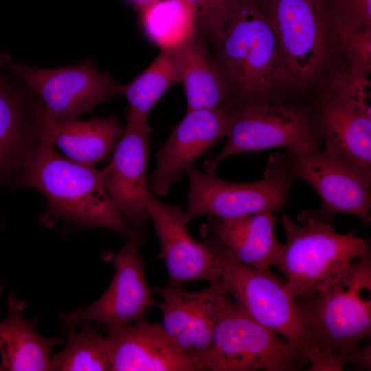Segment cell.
Listing matches in <instances>:
<instances>
[{"label": "cell", "instance_id": "28", "mask_svg": "<svg viewBox=\"0 0 371 371\" xmlns=\"http://www.w3.org/2000/svg\"><path fill=\"white\" fill-rule=\"evenodd\" d=\"M195 9L201 32L212 41L242 0H187Z\"/></svg>", "mask_w": 371, "mask_h": 371}, {"label": "cell", "instance_id": "21", "mask_svg": "<svg viewBox=\"0 0 371 371\" xmlns=\"http://www.w3.org/2000/svg\"><path fill=\"white\" fill-rule=\"evenodd\" d=\"M174 50L186 96L187 111L227 108L232 104L229 85L199 29Z\"/></svg>", "mask_w": 371, "mask_h": 371}, {"label": "cell", "instance_id": "25", "mask_svg": "<svg viewBox=\"0 0 371 371\" xmlns=\"http://www.w3.org/2000/svg\"><path fill=\"white\" fill-rule=\"evenodd\" d=\"M110 368L109 341L90 326L80 333L70 330L65 347L50 362L53 371H110Z\"/></svg>", "mask_w": 371, "mask_h": 371}, {"label": "cell", "instance_id": "12", "mask_svg": "<svg viewBox=\"0 0 371 371\" xmlns=\"http://www.w3.org/2000/svg\"><path fill=\"white\" fill-rule=\"evenodd\" d=\"M9 66L32 92L41 96L44 111L55 120H78L99 104L123 94L126 86L95 69L91 58L77 65L56 69Z\"/></svg>", "mask_w": 371, "mask_h": 371}, {"label": "cell", "instance_id": "26", "mask_svg": "<svg viewBox=\"0 0 371 371\" xmlns=\"http://www.w3.org/2000/svg\"><path fill=\"white\" fill-rule=\"evenodd\" d=\"M21 108L14 93L0 81V182L22 163L25 130Z\"/></svg>", "mask_w": 371, "mask_h": 371}, {"label": "cell", "instance_id": "9", "mask_svg": "<svg viewBox=\"0 0 371 371\" xmlns=\"http://www.w3.org/2000/svg\"><path fill=\"white\" fill-rule=\"evenodd\" d=\"M185 172L190 183L184 212L188 223L205 215L231 218L280 211L295 179L287 155L279 152L270 155L262 178L256 181H227L194 166Z\"/></svg>", "mask_w": 371, "mask_h": 371}, {"label": "cell", "instance_id": "19", "mask_svg": "<svg viewBox=\"0 0 371 371\" xmlns=\"http://www.w3.org/2000/svg\"><path fill=\"white\" fill-rule=\"evenodd\" d=\"M110 371H196L161 325L144 318L109 329Z\"/></svg>", "mask_w": 371, "mask_h": 371}, {"label": "cell", "instance_id": "20", "mask_svg": "<svg viewBox=\"0 0 371 371\" xmlns=\"http://www.w3.org/2000/svg\"><path fill=\"white\" fill-rule=\"evenodd\" d=\"M34 135L39 141L58 146L67 157L93 166L113 152L124 126L116 117L89 121L55 120L44 111L42 104L33 108Z\"/></svg>", "mask_w": 371, "mask_h": 371}, {"label": "cell", "instance_id": "29", "mask_svg": "<svg viewBox=\"0 0 371 371\" xmlns=\"http://www.w3.org/2000/svg\"><path fill=\"white\" fill-rule=\"evenodd\" d=\"M333 21L348 27L371 29V0H328Z\"/></svg>", "mask_w": 371, "mask_h": 371}, {"label": "cell", "instance_id": "11", "mask_svg": "<svg viewBox=\"0 0 371 371\" xmlns=\"http://www.w3.org/2000/svg\"><path fill=\"white\" fill-rule=\"evenodd\" d=\"M124 245L103 258L114 265V274L106 291L93 303L62 315L71 330L78 324L96 321L113 329L144 318L153 304L154 289L145 278V263L139 247L145 240L144 229L131 228Z\"/></svg>", "mask_w": 371, "mask_h": 371}, {"label": "cell", "instance_id": "4", "mask_svg": "<svg viewBox=\"0 0 371 371\" xmlns=\"http://www.w3.org/2000/svg\"><path fill=\"white\" fill-rule=\"evenodd\" d=\"M297 301L321 355L319 370L352 364L360 341L371 333V254L357 260L337 284Z\"/></svg>", "mask_w": 371, "mask_h": 371}, {"label": "cell", "instance_id": "15", "mask_svg": "<svg viewBox=\"0 0 371 371\" xmlns=\"http://www.w3.org/2000/svg\"><path fill=\"white\" fill-rule=\"evenodd\" d=\"M164 330L189 359L196 371L207 352L214 329L228 295L222 282L190 291L169 284L161 293Z\"/></svg>", "mask_w": 371, "mask_h": 371}, {"label": "cell", "instance_id": "5", "mask_svg": "<svg viewBox=\"0 0 371 371\" xmlns=\"http://www.w3.org/2000/svg\"><path fill=\"white\" fill-rule=\"evenodd\" d=\"M275 33L292 87L320 84L341 57L328 0H259Z\"/></svg>", "mask_w": 371, "mask_h": 371}, {"label": "cell", "instance_id": "24", "mask_svg": "<svg viewBox=\"0 0 371 371\" xmlns=\"http://www.w3.org/2000/svg\"><path fill=\"white\" fill-rule=\"evenodd\" d=\"M179 82L180 70L174 49L161 50L140 75L125 85L123 94L129 103L127 117L148 120L157 102L171 87Z\"/></svg>", "mask_w": 371, "mask_h": 371}, {"label": "cell", "instance_id": "30", "mask_svg": "<svg viewBox=\"0 0 371 371\" xmlns=\"http://www.w3.org/2000/svg\"><path fill=\"white\" fill-rule=\"evenodd\" d=\"M134 1L139 3L142 6L152 0H134Z\"/></svg>", "mask_w": 371, "mask_h": 371}, {"label": "cell", "instance_id": "6", "mask_svg": "<svg viewBox=\"0 0 371 371\" xmlns=\"http://www.w3.org/2000/svg\"><path fill=\"white\" fill-rule=\"evenodd\" d=\"M304 352L251 319L228 295L199 371H299Z\"/></svg>", "mask_w": 371, "mask_h": 371}, {"label": "cell", "instance_id": "32", "mask_svg": "<svg viewBox=\"0 0 371 371\" xmlns=\"http://www.w3.org/2000/svg\"><path fill=\"white\" fill-rule=\"evenodd\" d=\"M5 60H1V58H0V64L1 63H3ZM6 62V61H5Z\"/></svg>", "mask_w": 371, "mask_h": 371}, {"label": "cell", "instance_id": "31", "mask_svg": "<svg viewBox=\"0 0 371 371\" xmlns=\"http://www.w3.org/2000/svg\"><path fill=\"white\" fill-rule=\"evenodd\" d=\"M0 371H5V370H4L3 367V366L1 364V363H0Z\"/></svg>", "mask_w": 371, "mask_h": 371}, {"label": "cell", "instance_id": "2", "mask_svg": "<svg viewBox=\"0 0 371 371\" xmlns=\"http://www.w3.org/2000/svg\"><path fill=\"white\" fill-rule=\"evenodd\" d=\"M20 185L42 193L48 202L47 216L84 226L127 235V221L115 207L102 182L100 171L58 154L54 145L40 141L22 165Z\"/></svg>", "mask_w": 371, "mask_h": 371}, {"label": "cell", "instance_id": "18", "mask_svg": "<svg viewBox=\"0 0 371 371\" xmlns=\"http://www.w3.org/2000/svg\"><path fill=\"white\" fill-rule=\"evenodd\" d=\"M311 108L315 131L325 149L371 168V107L321 87Z\"/></svg>", "mask_w": 371, "mask_h": 371}, {"label": "cell", "instance_id": "23", "mask_svg": "<svg viewBox=\"0 0 371 371\" xmlns=\"http://www.w3.org/2000/svg\"><path fill=\"white\" fill-rule=\"evenodd\" d=\"M141 19L145 34L161 50L177 47L199 29L187 0H152L142 6Z\"/></svg>", "mask_w": 371, "mask_h": 371}, {"label": "cell", "instance_id": "22", "mask_svg": "<svg viewBox=\"0 0 371 371\" xmlns=\"http://www.w3.org/2000/svg\"><path fill=\"white\" fill-rule=\"evenodd\" d=\"M8 304V316L0 322V363L5 371L50 370L52 348L63 339L41 335L36 328V320L23 317L26 301L11 294Z\"/></svg>", "mask_w": 371, "mask_h": 371}, {"label": "cell", "instance_id": "16", "mask_svg": "<svg viewBox=\"0 0 371 371\" xmlns=\"http://www.w3.org/2000/svg\"><path fill=\"white\" fill-rule=\"evenodd\" d=\"M226 108L187 111L156 153V167L147 176V185L157 196H165L180 175L225 135Z\"/></svg>", "mask_w": 371, "mask_h": 371}, {"label": "cell", "instance_id": "10", "mask_svg": "<svg viewBox=\"0 0 371 371\" xmlns=\"http://www.w3.org/2000/svg\"><path fill=\"white\" fill-rule=\"evenodd\" d=\"M295 178L317 194V212L332 223L339 214L353 215L364 225L371 222V168L330 150L304 148L286 152Z\"/></svg>", "mask_w": 371, "mask_h": 371}, {"label": "cell", "instance_id": "33", "mask_svg": "<svg viewBox=\"0 0 371 371\" xmlns=\"http://www.w3.org/2000/svg\"><path fill=\"white\" fill-rule=\"evenodd\" d=\"M1 289H2V286H1V285L0 284V291H1Z\"/></svg>", "mask_w": 371, "mask_h": 371}, {"label": "cell", "instance_id": "3", "mask_svg": "<svg viewBox=\"0 0 371 371\" xmlns=\"http://www.w3.org/2000/svg\"><path fill=\"white\" fill-rule=\"evenodd\" d=\"M298 223L283 214L286 234L276 267L297 300L308 299L342 280L359 259L370 254V243L355 232L338 234L317 211H303Z\"/></svg>", "mask_w": 371, "mask_h": 371}, {"label": "cell", "instance_id": "7", "mask_svg": "<svg viewBox=\"0 0 371 371\" xmlns=\"http://www.w3.org/2000/svg\"><path fill=\"white\" fill-rule=\"evenodd\" d=\"M223 258L222 284L251 319L300 348L309 370H318L321 355L308 323L285 282L268 269Z\"/></svg>", "mask_w": 371, "mask_h": 371}, {"label": "cell", "instance_id": "17", "mask_svg": "<svg viewBox=\"0 0 371 371\" xmlns=\"http://www.w3.org/2000/svg\"><path fill=\"white\" fill-rule=\"evenodd\" d=\"M276 223V216L269 212L231 218L209 216L200 232L221 258L264 269L276 265L282 249Z\"/></svg>", "mask_w": 371, "mask_h": 371}, {"label": "cell", "instance_id": "14", "mask_svg": "<svg viewBox=\"0 0 371 371\" xmlns=\"http://www.w3.org/2000/svg\"><path fill=\"white\" fill-rule=\"evenodd\" d=\"M147 210L160 245V258L166 265L170 284L194 281L214 284L221 281L223 258L204 240L198 241L188 232L189 223L179 206L166 204L151 192Z\"/></svg>", "mask_w": 371, "mask_h": 371}, {"label": "cell", "instance_id": "8", "mask_svg": "<svg viewBox=\"0 0 371 371\" xmlns=\"http://www.w3.org/2000/svg\"><path fill=\"white\" fill-rule=\"evenodd\" d=\"M227 142L214 159L205 161L214 173L221 161L236 154L282 148L286 152L322 144L311 120V108L280 100L243 102L227 108Z\"/></svg>", "mask_w": 371, "mask_h": 371}, {"label": "cell", "instance_id": "27", "mask_svg": "<svg viewBox=\"0 0 371 371\" xmlns=\"http://www.w3.org/2000/svg\"><path fill=\"white\" fill-rule=\"evenodd\" d=\"M332 19V18H331ZM341 57L348 67L366 74L371 73V29L346 26L332 19Z\"/></svg>", "mask_w": 371, "mask_h": 371}, {"label": "cell", "instance_id": "13", "mask_svg": "<svg viewBox=\"0 0 371 371\" xmlns=\"http://www.w3.org/2000/svg\"><path fill=\"white\" fill-rule=\"evenodd\" d=\"M128 123L113 150L109 164L100 171L108 194L131 228L144 229L149 220L147 185L149 157L148 120L127 117Z\"/></svg>", "mask_w": 371, "mask_h": 371}, {"label": "cell", "instance_id": "1", "mask_svg": "<svg viewBox=\"0 0 371 371\" xmlns=\"http://www.w3.org/2000/svg\"><path fill=\"white\" fill-rule=\"evenodd\" d=\"M211 43L231 88L232 104L280 100V91L293 88L259 0H242Z\"/></svg>", "mask_w": 371, "mask_h": 371}]
</instances>
